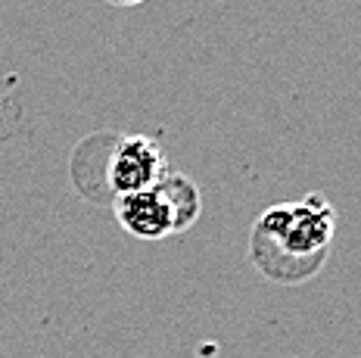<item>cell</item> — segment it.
<instances>
[{
    "mask_svg": "<svg viewBox=\"0 0 361 358\" xmlns=\"http://www.w3.org/2000/svg\"><path fill=\"white\" fill-rule=\"evenodd\" d=\"M109 4H116V6H140V4H147V0H109Z\"/></svg>",
    "mask_w": 361,
    "mask_h": 358,
    "instance_id": "cell-5",
    "label": "cell"
},
{
    "mask_svg": "<svg viewBox=\"0 0 361 358\" xmlns=\"http://www.w3.org/2000/svg\"><path fill=\"white\" fill-rule=\"evenodd\" d=\"M116 218L137 240H162L175 234V218L159 187L128 193L116 199Z\"/></svg>",
    "mask_w": 361,
    "mask_h": 358,
    "instance_id": "cell-3",
    "label": "cell"
},
{
    "mask_svg": "<svg viewBox=\"0 0 361 358\" xmlns=\"http://www.w3.org/2000/svg\"><path fill=\"white\" fill-rule=\"evenodd\" d=\"M336 237V209L324 193L268 206L250 234L252 265L274 283H302L324 268Z\"/></svg>",
    "mask_w": 361,
    "mask_h": 358,
    "instance_id": "cell-1",
    "label": "cell"
},
{
    "mask_svg": "<svg viewBox=\"0 0 361 358\" xmlns=\"http://www.w3.org/2000/svg\"><path fill=\"white\" fill-rule=\"evenodd\" d=\"M165 153L144 134H125L109 153L106 162V184L112 197H128V193L149 190L162 181L165 175Z\"/></svg>",
    "mask_w": 361,
    "mask_h": 358,
    "instance_id": "cell-2",
    "label": "cell"
},
{
    "mask_svg": "<svg viewBox=\"0 0 361 358\" xmlns=\"http://www.w3.org/2000/svg\"><path fill=\"white\" fill-rule=\"evenodd\" d=\"M159 193L165 197V203L171 209V218H175V234H184L197 225L200 212H202V197L200 187L190 181L187 175H178V171H165L162 181L156 184Z\"/></svg>",
    "mask_w": 361,
    "mask_h": 358,
    "instance_id": "cell-4",
    "label": "cell"
}]
</instances>
